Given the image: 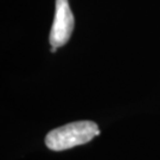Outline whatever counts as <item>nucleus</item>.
<instances>
[{
  "mask_svg": "<svg viewBox=\"0 0 160 160\" xmlns=\"http://www.w3.org/2000/svg\"><path fill=\"white\" fill-rule=\"evenodd\" d=\"M74 30V16L70 10L68 0H56L55 19L50 31L51 51L55 52L58 48L68 43Z\"/></svg>",
  "mask_w": 160,
  "mask_h": 160,
  "instance_id": "nucleus-2",
  "label": "nucleus"
},
{
  "mask_svg": "<svg viewBox=\"0 0 160 160\" xmlns=\"http://www.w3.org/2000/svg\"><path fill=\"white\" fill-rule=\"evenodd\" d=\"M100 134L94 121H75L50 131L45 137V145L52 151H65L89 142Z\"/></svg>",
  "mask_w": 160,
  "mask_h": 160,
  "instance_id": "nucleus-1",
  "label": "nucleus"
}]
</instances>
